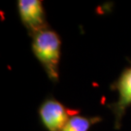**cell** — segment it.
I'll use <instances>...</instances> for the list:
<instances>
[{
    "label": "cell",
    "mask_w": 131,
    "mask_h": 131,
    "mask_svg": "<svg viewBox=\"0 0 131 131\" xmlns=\"http://www.w3.org/2000/svg\"><path fill=\"white\" fill-rule=\"evenodd\" d=\"M32 52L49 79L56 83L59 80L61 53L59 35L50 27L38 31L32 35Z\"/></svg>",
    "instance_id": "6da1fadb"
},
{
    "label": "cell",
    "mask_w": 131,
    "mask_h": 131,
    "mask_svg": "<svg viewBox=\"0 0 131 131\" xmlns=\"http://www.w3.org/2000/svg\"><path fill=\"white\" fill-rule=\"evenodd\" d=\"M111 89L117 92V99L108 105V107L114 116L115 128L119 129L127 109L131 107V65L122 71L119 77L113 83Z\"/></svg>",
    "instance_id": "7a4b0ae2"
},
{
    "label": "cell",
    "mask_w": 131,
    "mask_h": 131,
    "mask_svg": "<svg viewBox=\"0 0 131 131\" xmlns=\"http://www.w3.org/2000/svg\"><path fill=\"white\" fill-rule=\"evenodd\" d=\"M18 12L21 23L31 36L38 31L49 27L42 1L19 0Z\"/></svg>",
    "instance_id": "3957f363"
},
{
    "label": "cell",
    "mask_w": 131,
    "mask_h": 131,
    "mask_svg": "<svg viewBox=\"0 0 131 131\" xmlns=\"http://www.w3.org/2000/svg\"><path fill=\"white\" fill-rule=\"evenodd\" d=\"M39 116L48 131H61L72 115L56 98H47L39 108Z\"/></svg>",
    "instance_id": "277c9868"
},
{
    "label": "cell",
    "mask_w": 131,
    "mask_h": 131,
    "mask_svg": "<svg viewBox=\"0 0 131 131\" xmlns=\"http://www.w3.org/2000/svg\"><path fill=\"white\" fill-rule=\"evenodd\" d=\"M97 117H84L81 115H72L61 131H89L91 126L98 122Z\"/></svg>",
    "instance_id": "5b68a950"
}]
</instances>
